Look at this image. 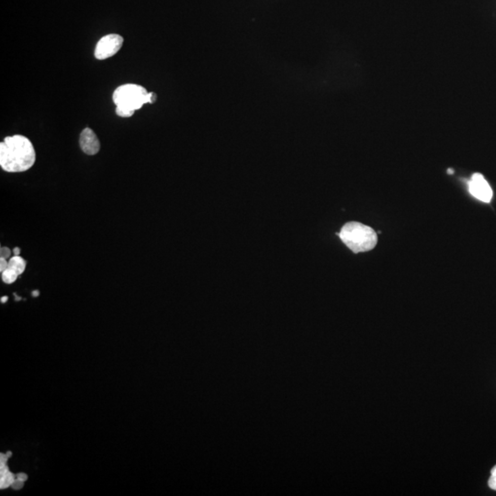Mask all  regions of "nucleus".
Returning <instances> with one entry per match:
<instances>
[{"instance_id": "obj_1", "label": "nucleus", "mask_w": 496, "mask_h": 496, "mask_svg": "<svg viewBox=\"0 0 496 496\" xmlns=\"http://www.w3.org/2000/svg\"><path fill=\"white\" fill-rule=\"evenodd\" d=\"M36 160L33 144L23 135H13L0 143V166L10 173L24 172Z\"/></svg>"}, {"instance_id": "obj_2", "label": "nucleus", "mask_w": 496, "mask_h": 496, "mask_svg": "<svg viewBox=\"0 0 496 496\" xmlns=\"http://www.w3.org/2000/svg\"><path fill=\"white\" fill-rule=\"evenodd\" d=\"M157 95L148 92L143 87L135 84H126L119 87L113 93V101L116 104V114L123 117H132L135 110L144 104L156 102Z\"/></svg>"}, {"instance_id": "obj_3", "label": "nucleus", "mask_w": 496, "mask_h": 496, "mask_svg": "<svg viewBox=\"0 0 496 496\" xmlns=\"http://www.w3.org/2000/svg\"><path fill=\"white\" fill-rule=\"evenodd\" d=\"M338 236L345 245L356 254L372 250L378 242L376 232L371 227L358 221L346 223Z\"/></svg>"}, {"instance_id": "obj_4", "label": "nucleus", "mask_w": 496, "mask_h": 496, "mask_svg": "<svg viewBox=\"0 0 496 496\" xmlns=\"http://www.w3.org/2000/svg\"><path fill=\"white\" fill-rule=\"evenodd\" d=\"M123 38L119 34H108L98 41L95 57L98 60H105L118 53L123 47Z\"/></svg>"}, {"instance_id": "obj_5", "label": "nucleus", "mask_w": 496, "mask_h": 496, "mask_svg": "<svg viewBox=\"0 0 496 496\" xmlns=\"http://www.w3.org/2000/svg\"><path fill=\"white\" fill-rule=\"evenodd\" d=\"M469 192L475 199L484 203H490L493 197V192L490 184L480 173L472 175L469 181Z\"/></svg>"}, {"instance_id": "obj_6", "label": "nucleus", "mask_w": 496, "mask_h": 496, "mask_svg": "<svg viewBox=\"0 0 496 496\" xmlns=\"http://www.w3.org/2000/svg\"><path fill=\"white\" fill-rule=\"evenodd\" d=\"M79 144L82 151L89 156H94L100 150L99 140L91 129H84L80 134Z\"/></svg>"}, {"instance_id": "obj_7", "label": "nucleus", "mask_w": 496, "mask_h": 496, "mask_svg": "<svg viewBox=\"0 0 496 496\" xmlns=\"http://www.w3.org/2000/svg\"><path fill=\"white\" fill-rule=\"evenodd\" d=\"M9 457L7 454H1V479H0V488L6 489L8 487L12 486V484L16 481L15 475L11 473L9 470V468L6 465L7 461Z\"/></svg>"}, {"instance_id": "obj_8", "label": "nucleus", "mask_w": 496, "mask_h": 496, "mask_svg": "<svg viewBox=\"0 0 496 496\" xmlns=\"http://www.w3.org/2000/svg\"><path fill=\"white\" fill-rule=\"evenodd\" d=\"M26 260L20 256H14L10 257L9 260V269L15 271L18 275L20 276L24 272L26 269Z\"/></svg>"}, {"instance_id": "obj_9", "label": "nucleus", "mask_w": 496, "mask_h": 496, "mask_svg": "<svg viewBox=\"0 0 496 496\" xmlns=\"http://www.w3.org/2000/svg\"><path fill=\"white\" fill-rule=\"evenodd\" d=\"M1 274H2V280L5 282L6 284H12L19 278V275L16 273L15 271L10 270L9 268H8V270L3 271Z\"/></svg>"}, {"instance_id": "obj_10", "label": "nucleus", "mask_w": 496, "mask_h": 496, "mask_svg": "<svg viewBox=\"0 0 496 496\" xmlns=\"http://www.w3.org/2000/svg\"><path fill=\"white\" fill-rule=\"evenodd\" d=\"M488 485L491 489L496 491V465L491 469V477L488 481Z\"/></svg>"}, {"instance_id": "obj_11", "label": "nucleus", "mask_w": 496, "mask_h": 496, "mask_svg": "<svg viewBox=\"0 0 496 496\" xmlns=\"http://www.w3.org/2000/svg\"><path fill=\"white\" fill-rule=\"evenodd\" d=\"M11 250L9 247H1V257H4L6 259L11 257Z\"/></svg>"}, {"instance_id": "obj_12", "label": "nucleus", "mask_w": 496, "mask_h": 496, "mask_svg": "<svg viewBox=\"0 0 496 496\" xmlns=\"http://www.w3.org/2000/svg\"><path fill=\"white\" fill-rule=\"evenodd\" d=\"M8 268H9V261H7V259L4 257H1L0 258V272L2 273L3 271L8 270Z\"/></svg>"}, {"instance_id": "obj_13", "label": "nucleus", "mask_w": 496, "mask_h": 496, "mask_svg": "<svg viewBox=\"0 0 496 496\" xmlns=\"http://www.w3.org/2000/svg\"><path fill=\"white\" fill-rule=\"evenodd\" d=\"M23 484H24V481H20V480L16 478V481L12 484V488L15 489V490H19V489H21L23 487Z\"/></svg>"}, {"instance_id": "obj_14", "label": "nucleus", "mask_w": 496, "mask_h": 496, "mask_svg": "<svg viewBox=\"0 0 496 496\" xmlns=\"http://www.w3.org/2000/svg\"><path fill=\"white\" fill-rule=\"evenodd\" d=\"M17 479H19V480H20V481H25L26 480H27V475H26L25 473H22V472H21V473H19V474L17 475Z\"/></svg>"}, {"instance_id": "obj_15", "label": "nucleus", "mask_w": 496, "mask_h": 496, "mask_svg": "<svg viewBox=\"0 0 496 496\" xmlns=\"http://www.w3.org/2000/svg\"><path fill=\"white\" fill-rule=\"evenodd\" d=\"M12 253H13V255H14V256H20V248H19V247H15V248L13 249V251H12Z\"/></svg>"}, {"instance_id": "obj_16", "label": "nucleus", "mask_w": 496, "mask_h": 496, "mask_svg": "<svg viewBox=\"0 0 496 496\" xmlns=\"http://www.w3.org/2000/svg\"><path fill=\"white\" fill-rule=\"evenodd\" d=\"M39 294H40V292L39 291H38V290H35V291H33V292H32V296H33V297H38V296H39Z\"/></svg>"}, {"instance_id": "obj_17", "label": "nucleus", "mask_w": 496, "mask_h": 496, "mask_svg": "<svg viewBox=\"0 0 496 496\" xmlns=\"http://www.w3.org/2000/svg\"><path fill=\"white\" fill-rule=\"evenodd\" d=\"M7 300H8V297H7V296H5V297H2V298H1V302H2V303H4V302H6Z\"/></svg>"}, {"instance_id": "obj_18", "label": "nucleus", "mask_w": 496, "mask_h": 496, "mask_svg": "<svg viewBox=\"0 0 496 496\" xmlns=\"http://www.w3.org/2000/svg\"><path fill=\"white\" fill-rule=\"evenodd\" d=\"M11 455H12V453H11L10 451L7 453V456H8L9 457H11Z\"/></svg>"}]
</instances>
